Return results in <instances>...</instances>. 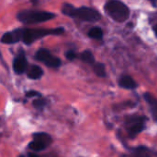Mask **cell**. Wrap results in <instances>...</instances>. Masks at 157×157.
I'll return each mask as SVG.
<instances>
[{"label":"cell","instance_id":"6da1fadb","mask_svg":"<svg viewBox=\"0 0 157 157\" xmlns=\"http://www.w3.org/2000/svg\"><path fill=\"white\" fill-rule=\"evenodd\" d=\"M62 11L64 15L71 17V18H76L85 21H98L100 19L101 16L99 12L94 8L87 7V6H82V7H75L74 6L70 4H64Z\"/></svg>","mask_w":157,"mask_h":157},{"label":"cell","instance_id":"7a4b0ae2","mask_svg":"<svg viewBox=\"0 0 157 157\" xmlns=\"http://www.w3.org/2000/svg\"><path fill=\"white\" fill-rule=\"evenodd\" d=\"M105 10L109 16L118 22H123L130 16L129 7L119 0H109L105 5Z\"/></svg>","mask_w":157,"mask_h":157},{"label":"cell","instance_id":"3957f363","mask_svg":"<svg viewBox=\"0 0 157 157\" xmlns=\"http://www.w3.org/2000/svg\"><path fill=\"white\" fill-rule=\"evenodd\" d=\"M55 17V14L47 11H35V10H22L17 18L19 21L25 24H35L40 22L48 21Z\"/></svg>","mask_w":157,"mask_h":157},{"label":"cell","instance_id":"277c9868","mask_svg":"<svg viewBox=\"0 0 157 157\" xmlns=\"http://www.w3.org/2000/svg\"><path fill=\"white\" fill-rule=\"evenodd\" d=\"M63 28L55 29H23L22 41L26 44H31L36 40H39L47 35H59L63 33Z\"/></svg>","mask_w":157,"mask_h":157},{"label":"cell","instance_id":"5b68a950","mask_svg":"<svg viewBox=\"0 0 157 157\" xmlns=\"http://www.w3.org/2000/svg\"><path fill=\"white\" fill-rule=\"evenodd\" d=\"M52 143V137L45 132H37L33 134V141L29 143V148L34 152L38 153L43 151Z\"/></svg>","mask_w":157,"mask_h":157},{"label":"cell","instance_id":"8992f818","mask_svg":"<svg viewBox=\"0 0 157 157\" xmlns=\"http://www.w3.org/2000/svg\"><path fill=\"white\" fill-rule=\"evenodd\" d=\"M35 57H36L37 60L42 62L47 67L52 68H57L62 64L60 58L54 56L53 55H52L50 53V51H48L47 49H43V48L37 51Z\"/></svg>","mask_w":157,"mask_h":157},{"label":"cell","instance_id":"52a82bcc","mask_svg":"<svg viewBox=\"0 0 157 157\" xmlns=\"http://www.w3.org/2000/svg\"><path fill=\"white\" fill-rule=\"evenodd\" d=\"M126 127L130 137L134 138L144 130L145 127V118L143 117L130 118L126 122Z\"/></svg>","mask_w":157,"mask_h":157},{"label":"cell","instance_id":"ba28073f","mask_svg":"<svg viewBox=\"0 0 157 157\" xmlns=\"http://www.w3.org/2000/svg\"><path fill=\"white\" fill-rule=\"evenodd\" d=\"M22 38H23V29H17L5 33L1 38V42L3 43L11 44L22 41Z\"/></svg>","mask_w":157,"mask_h":157},{"label":"cell","instance_id":"9c48e42d","mask_svg":"<svg viewBox=\"0 0 157 157\" xmlns=\"http://www.w3.org/2000/svg\"><path fill=\"white\" fill-rule=\"evenodd\" d=\"M28 67V61L23 52H20L19 55L17 56V57L14 59L13 62V69L17 74H22L25 72Z\"/></svg>","mask_w":157,"mask_h":157},{"label":"cell","instance_id":"30bf717a","mask_svg":"<svg viewBox=\"0 0 157 157\" xmlns=\"http://www.w3.org/2000/svg\"><path fill=\"white\" fill-rule=\"evenodd\" d=\"M144 97L150 107L153 118L157 121V99L150 93H145L144 94Z\"/></svg>","mask_w":157,"mask_h":157},{"label":"cell","instance_id":"8fae6325","mask_svg":"<svg viewBox=\"0 0 157 157\" xmlns=\"http://www.w3.org/2000/svg\"><path fill=\"white\" fill-rule=\"evenodd\" d=\"M119 85L121 87H122L124 89H128V90H132L137 87L136 81L129 75H124V76L121 77V79L119 80Z\"/></svg>","mask_w":157,"mask_h":157},{"label":"cell","instance_id":"7c38bea8","mask_svg":"<svg viewBox=\"0 0 157 157\" xmlns=\"http://www.w3.org/2000/svg\"><path fill=\"white\" fill-rule=\"evenodd\" d=\"M43 70L39 66H31L28 72V78L31 80H39L42 77Z\"/></svg>","mask_w":157,"mask_h":157},{"label":"cell","instance_id":"4fadbf2b","mask_svg":"<svg viewBox=\"0 0 157 157\" xmlns=\"http://www.w3.org/2000/svg\"><path fill=\"white\" fill-rule=\"evenodd\" d=\"M88 36L90 38H93V39L100 40L103 37V31L99 27H93L88 31Z\"/></svg>","mask_w":157,"mask_h":157},{"label":"cell","instance_id":"5bb4252c","mask_svg":"<svg viewBox=\"0 0 157 157\" xmlns=\"http://www.w3.org/2000/svg\"><path fill=\"white\" fill-rule=\"evenodd\" d=\"M94 72L97 76L100 77V78H103L106 76V68H105V65L102 64V63H96L94 65Z\"/></svg>","mask_w":157,"mask_h":157},{"label":"cell","instance_id":"9a60e30c","mask_svg":"<svg viewBox=\"0 0 157 157\" xmlns=\"http://www.w3.org/2000/svg\"><path fill=\"white\" fill-rule=\"evenodd\" d=\"M80 57H81V59H82L84 62L88 63V64H94V62H95L94 55H93L90 51H88V50L84 51V52L81 54Z\"/></svg>","mask_w":157,"mask_h":157},{"label":"cell","instance_id":"2e32d148","mask_svg":"<svg viewBox=\"0 0 157 157\" xmlns=\"http://www.w3.org/2000/svg\"><path fill=\"white\" fill-rule=\"evenodd\" d=\"M45 104H46V101L44 99H41V98H38L33 102V105L36 108H41L45 105Z\"/></svg>","mask_w":157,"mask_h":157},{"label":"cell","instance_id":"e0dca14e","mask_svg":"<svg viewBox=\"0 0 157 157\" xmlns=\"http://www.w3.org/2000/svg\"><path fill=\"white\" fill-rule=\"evenodd\" d=\"M65 57L68 59V60H74L75 57H76V55H75V53L74 52V51H67L66 53H65Z\"/></svg>","mask_w":157,"mask_h":157},{"label":"cell","instance_id":"ac0fdd59","mask_svg":"<svg viewBox=\"0 0 157 157\" xmlns=\"http://www.w3.org/2000/svg\"><path fill=\"white\" fill-rule=\"evenodd\" d=\"M26 96L27 97H37V96H40V93L36 91H29L26 93Z\"/></svg>","mask_w":157,"mask_h":157},{"label":"cell","instance_id":"d6986e66","mask_svg":"<svg viewBox=\"0 0 157 157\" xmlns=\"http://www.w3.org/2000/svg\"><path fill=\"white\" fill-rule=\"evenodd\" d=\"M28 157H40L37 154H34V153H29L28 155Z\"/></svg>","mask_w":157,"mask_h":157},{"label":"cell","instance_id":"ffe728a7","mask_svg":"<svg viewBox=\"0 0 157 157\" xmlns=\"http://www.w3.org/2000/svg\"><path fill=\"white\" fill-rule=\"evenodd\" d=\"M154 31H155V35L157 36V24L154 27Z\"/></svg>","mask_w":157,"mask_h":157},{"label":"cell","instance_id":"44dd1931","mask_svg":"<svg viewBox=\"0 0 157 157\" xmlns=\"http://www.w3.org/2000/svg\"><path fill=\"white\" fill-rule=\"evenodd\" d=\"M19 157H24V156H22V155H20V156H19Z\"/></svg>","mask_w":157,"mask_h":157}]
</instances>
